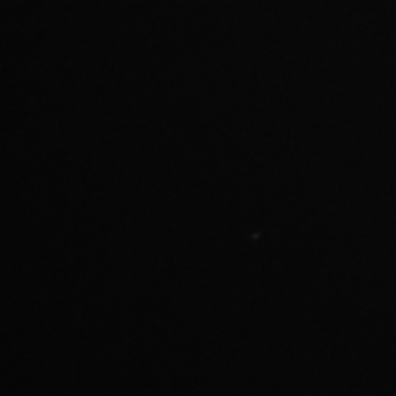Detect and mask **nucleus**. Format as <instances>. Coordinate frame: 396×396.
I'll return each instance as SVG.
<instances>
[]
</instances>
